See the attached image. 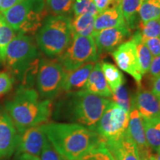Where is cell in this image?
<instances>
[{
    "mask_svg": "<svg viewBox=\"0 0 160 160\" xmlns=\"http://www.w3.org/2000/svg\"><path fill=\"white\" fill-rule=\"evenodd\" d=\"M154 157L156 160H160V150L154 153Z\"/></svg>",
    "mask_w": 160,
    "mask_h": 160,
    "instance_id": "cell-40",
    "label": "cell"
},
{
    "mask_svg": "<svg viewBox=\"0 0 160 160\" xmlns=\"http://www.w3.org/2000/svg\"><path fill=\"white\" fill-rule=\"evenodd\" d=\"M152 93L160 99V76L152 82Z\"/></svg>",
    "mask_w": 160,
    "mask_h": 160,
    "instance_id": "cell-38",
    "label": "cell"
},
{
    "mask_svg": "<svg viewBox=\"0 0 160 160\" xmlns=\"http://www.w3.org/2000/svg\"><path fill=\"white\" fill-rule=\"evenodd\" d=\"M73 12L74 17L83 14H91L96 17L99 13L92 0H74Z\"/></svg>",
    "mask_w": 160,
    "mask_h": 160,
    "instance_id": "cell-29",
    "label": "cell"
},
{
    "mask_svg": "<svg viewBox=\"0 0 160 160\" xmlns=\"http://www.w3.org/2000/svg\"><path fill=\"white\" fill-rule=\"evenodd\" d=\"M66 93V97L59 100L54 111L53 110L54 118L60 121L79 124L94 131L111 100L85 90Z\"/></svg>",
    "mask_w": 160,
    "mask_h": 160,
    "instance_id": "cell-3",
    "label": "cell"
},
{
    "mask_svg": "<svg viewBox=\"0 0 160 160\" xmlns=\"http://www.w3.org/2000/svg\"><path fill=\"white\" fill-rule=\"evenodd\" d=\"M140 160H148V157H140Z\"/></svg>",
    "mask_w": 160,
    "mask_h": 160,
    "instance_id": "cell-42",
    "label": "cell"
},
{
    "mask_svg": "<svg viewBox=\"0 0 160 160\" xmlns=\"http://www.w3.org/2000/svg\"><path fill=\"white\" fill-rule=\"evenodd\" d=\"M101 63L103 74L112 93L121 85H125V77L121 71L113 64L103 62Z\"/></svg>",
    "mask_w": 160,
    "mask_h": 160,
    "instance_id": "cell-24",
    "label": "cell"
},
{
    "mask_svg": "<svg viewBox=\"0 0 160 160\" xmlns=\"http://www.w3.org/2000/svg\"><path fill=\"white\" fill-rule=\"evenodd\" d=\"M4 108L19 134L30 128L48 122L53 110L52 101L41 99L35 89L22 85L5 102Z\"/></svg>",
    "mask_w": 160,
    "mask_h": 160,
    "instance_id": "cell-2",
    "label": "cell"
},
{
    "mask_svg": "<svg viewBox=\"0 0 160 160\" xmlns=\"http://www.w3.org/2000/svg\"><path fill=\"white\" fill-rule=\"evenodd\" d=\"M143 42L151 51L153 57L160 55V37L148 39L144 40Z\"/></svg>",
    "mask_w": 160,
    "mask_h": 160,
    "instance_id": "cell-35",
    "label": "cell"
},
{
    "mask_svg": "<svg viewBox=\"0 0 160 160\" xmlns=\"http://www.w3.org/2000/svg\"><path fill=\"white\" fill-rule=\"evenodd\" d=\"M131 36V31L127 26H123L94 31L92 37L97 45L98 53L100 55L102 53H112Z\"/></svg>",
    "mask_w": 160,
    "mask_h": 160,
    "instance_id": "cell-11",
    "label": "cell"
},
{
    "mask_svg": "<svg viewBox=\"0 0 160 160\" xmlns=\"http://www.w3.org/2000/svg\"><path fill=\"white\" fill-rule=\"evenodd\" d=\"M37 0H24L2 13L7 22L18 32L34 7Z\"/></svg>",
    "mask_w": 160,
    "mask_h": 160,
    "instance_id": "cell-18",
    "label": "cell"
},
{
    "mask_svg": "<svg viewBox=\"0 0 160 160\" xmlns=\"http://www.w3.org/2000/svg\"><path fill=\"white\" fill-rule=\"evenodd\" d=\"M129 113L111 101L96 125L94 131L103 142L117 139L127 131Z\"/></svg>",
    "mask_w": 160,
    "mask_h": 160,
    "instance_id": "cell-8",
    "label": "cell"
},
{
    "mask_svg": "<svg viewBox=\"0 0 160 160\" xmlns=\"http://www.w3.org/2000/svg\"><path fill=\"white\" fill-rule=\"evenodd\" d=\"M22 1L24 0H0V13L7 11Z\"/></svg>",
    "mask_w": 160,
    "mask_h": 160,
    "instance_id": "cell-37",
    "label": "cell"
},
{
    "mask_svg": "<svg viewBox=\"0 0 160 160\" xmlns=\"http://www.w3.org/2000/svg\"><path fill=\"white\" fill-rule=\"evenodd\" d=\"M112 57L122 71L131 76L138 85H142V74L140 71L136 45L133 40L130 39L120 45L112 52Z\"/></svg>",
    "mask_w": 160,
    "mask_h": 160,
    "instance_id": "cell-9",
    "label": "cell"
},
{
    "mask_svg": "<svg viewBox=\"0 0 160 160\" xmlns=\"http://www.w3.org/2000/svg\"><path fill=\"white\" fill-rule=\"evenodd\" d=\"M48 139L65 160H77L96 147L101 138L97 132L76 123L51 122L43 124Z\"/></svg>",
    "mask_w": 160,
    "mask_h": 160,
    "instance_id": "cell-1",
    "label": "cell"
},
{
    "mask_svg": "<svg viewBox=\"0 0 160 160\" xmlns=\"http://www.w3.org/2000/svg\"><path fill=\"white\" fill-rule=\"evenodd\" d=\"M123 26H126V25L122 13L120 1L112 7L99 13L95 18L94 31H101Z\"/></svg>",
    "mask_w": 160,
    "mask_h": 160,
    "instance_id": "cell-17",
    "label": "cell"
},
{
    "mask_svg": "<svg viewBox=\"0 0 160 160\" xmlns=\"http://www.w3.org/2000/svg\"><path fill=\"white\" fill-rule=\"evenodd\" d=\"M43 125L31 127L20 133L16 154H27L39 157L43 146L47 139Z\"/></svg>",
    "mask_w": 160,
    "mask_h": 160,
    "instance_id": "cell-12",
    "label": "cell"
},
{
    "mask_svg": "<svg viewBox=\"0 0 160 160\" xmlns=\"http://www.w3.org/2000/svg\"><path fill=\"white\" fill-rule=\"evenodd\" d=\"M112 94V100L113 102L117 104L120 107L125 109L126 111L130 113L131 108L132 97L129 95L128 90L125 87V85H121L113 92Z\"/></svg>",
    "mask_w": 160,
    "mask_h": 160,
    "instance_id": "cell-31",
    "label": "cell"
},
{
    "mask_svg": "<svg viewBox=\"0 0 160 160\" xmlns=\"http://www.w3.org/2000/svg\"><path fill=\"white\" fill-rule=\"evenodd\" d=\"M159 37H160V36H159Z\"/></svg>",
    "mask_w": 160,
    "mask_h": 160,
    "instance_id": "cell-44",
    "label": "cell"
},
{
    "mask_svg": "<svg viewBox=\"0 0 160 160\" xmlns=\"http://www.w3.org/2000/svg\"><path fill=\"white\" fill-rule=\"evenodd\" d=\"M114 160H140L137 146L128 131L117 139L104 142Z\"/></svg>",
    "mask_w": 160,
    "mask_h": 160,
    "instance_id": "cell-15",
    "label": "cell"
},
{
    "mask_svg": "<svg viewBox=\"0 0 160 160\" xmlns=\"http://www.w3.org/2000/svg\"><path fill=\"white\" fill-rule=\"evenodd\" d=\"M65 72L58 60H40L36 75L37 92L40 99L52 101L59 94Z\"/></svg>",
    "mask_w": 160,
    "mask_h": 160,
    "instance_id": "cell-7",
    "label": "cell"
},
{
    "mask_svg": "<svg viewBox=\"0 0 160 160\" xmlns=\"http://www.w3.org/2000/svg\"><path fill=\"white\" fill-rule=\"evenodd\" d=\"M128 133L137 146L140 157H149L153 152L149 148L145 137L143 119L134 106L131 105L129 113V123Z\"/></svg>",
    "mask_w": 160,
    "mask_h": 160,
    "instance_id": "cell-14",
    "label": "cell"
},
{
    "mask_svg": "<svg viewBox=\"0 0 160 160\" xmlns=\"http://www.w3.org/2000/svg\"><path fill=\"white\" fill-rule=\"evenodd\" d=\"M39 157L40 160H65L58 153L48 138Z\"/></svg>",
    "mask_w": 160,
    "mask_h": 160,
    "instance_id": "cell-32",
    "label": "cell"
},
{
    "mask_svg": "<svg viewBox=\"0 0 160 160\" xmlns=\"http://www.w3.org/2000/svg\"><path fill=\"white\" fill-rule=\"evenodd\" d=\"M16 158L14 160H40L39 157L36 156L27 154V153H19L16 154Z\"/></svg>",
    "mask_w": 160,
    "mask_h": 160,
    "instance_id": "cell-39",
    "label": "cell"
},
{
    "mask_svg": "<svg viewBox=\"0 0 160 160\" xmlns=\"http://www.w3.org/2000/svg\"><path fill=\"white\" fill-rule=\"evenodd\" d=\"M85 91L105 98H111L112 91L103 74L101 63L96 62L85 85Z\"/></svg>",
    "mask_w": 160,
    "mask_h": 160,
    "instance_id": "cell-19",
    "label": "cell"
},
{
    "mask_svg": "<svg viewBox=\"0 0 160 160\" xmlns=\"http://www.w3.org/2000/svg\"><path fill=\"white\" fill-rule=\"evenodd\" d=\"M142 40L159 37L160 19L151 20L145 23H139V29Z\"/></svg>",
    "mask_w": 160,
    "mask_h": 160,
    "instance_id": "cell-30",
    "label": "cell"
},
{
    "mask_svg": "<svg viewBox=\"0 0 160 160\" xmlns=\"http://www.w3.org/2000/svg\"><path fill=\"white\" fill-rule=\"evenodd\" d=\"M2 64H3V62H2V61L1 58H0V66H1V65H2Z\"/></svg>",
    "mask_w": 160,
    "mask_h": 160,
    "instance_id": "cell-43",
    "label": "cell"
},
{
    "mask_svg": "<svg viewBox=\"0 0 160 160\" xmlns=\"http://www.w3.org/2000/svg\"><path fill=\"white\" fill-rule=\"evenodd\" d=\"M16 35V31L7 22L3 15L0 13V58L2 62L5 59L6 48Z\"/></svg>",
    "mask_w": 160,
    "mask_h": 160,
    "instance_id": "cell-27",
    "label": "cell"
},
{
    "mask_svg": "<svg viewBox=\"0 0 160 160\" xmlns=\"http://www.w3.org/2000/svg\"><path fill=\"white\" fill-rule=\"evenodd\" d=\"M14 78L8 72H0V96L8 93L13 88Z\"/></svg>",
    "mask_w": 160,
    "mask_h": 160,
    "instance_id": "cell-33",
    "label": "cell"
},
{
    "mask_svg": "<svg viewBox=\"0 0 160 160\" xmlns=\"http://www.w3.org/2000/svg\"><path fill=\"white\" fill-rule=\"evenodd\" d=\"M95 18L91 14H83L75 17L71 23L73 34L82 37H92L94 32Z\"/></svg>",
    "mask_w": 160,
    "mask_h": 160,
    "instance_id": "cell-23",
    "label": "cell"
},
{
    "mask_svg": "<svg viewBox=\"0 0 160 160\" xmlns=\"http://www.w3.org/2000/svg\"><path fill=\"white\" fill-rule=\"evenodd\" d=\"M96 7L99 10V13L110 8L111 5L119 2L120 0H92Z\"/></svg>",
    "mask_w": 160,
    "mask_h": 160,
    "instance_id": "cell-36",
    "label": "cell"
},
{
    "mask_svg": "<svg viewBox=\"0 0 160 160\" xmlns=\"http://www.w3.org/2000/svg\"><path fill=\"white\" fill-rule=\"evenodd\" d=\"M148 77L151 82L160 76V55L153 58L148 70Z\"/></svg>",
    "mask_w": 160,
    "mask_h": 160,
    "instance_id": "cell-34",
    "label": "cell"
},
{
    "mask_svg": "<svg viewBox=\"0 0 160 160\" xmlns=\"http://www.w3.org/2000/svg\"><path fill=\"white\" fill-rule=\"evenodd\" d=\"M148 160H156L154 157V153H153L152 154L148 157Z\"/></svg>",
    "mask_w": 160,
    "mask_h": 160,
    "instance_id": "cell-41",
    "label": "cell"
},
{
    "mask_svg": "<svg viewBox=\"0 0 160 160\" xmlns=\"http://www.w3.org/2000/svg\"><path fill=\"white\" fill-rule=\"evenodd\" d=\"M19 133L5 108L0 106V160L8 159L16 152Z\"/></svg>",
    "mask_w": 160,
    "mask_h": 160,
    "instance_id": "cell-10",
    "label": "cell"
},
{
    "mask_svg": "<svg viewBox=\"0 0 160 160\" xmlns=\"http://www.w3.org/2000/svg\"><path fill=\"white\" fill-rule=\"evenodd\" d=\"M37 57V48L33 38L18 33L6 48L3 64L12 77L23 82L22 85L31 87L33 76L39 65Z\"/></svg>",
    "mask_w": 160,
    "mask_h": 160,
    "instance_id": "cell-4",
    "label": "cell"
},
{
    "mask_svg": "<svg viewBox=\"0 0 160 160\" xmlns=\"http://www.w3.org/2000/svg\"><path fill=\"white\" fill-rule=\"evenodd\" d=\"M131 105L134 106L143 119L160 117V99L142 85H138L132 97Z\"/></svg>",
    "mask_w": 160,
    "mask_h": 160,
    "instance_id": "cell-13",
    "label": "cell"
},
{
    "mask_svg": "<svg viewBox=\"0 0 160 160\" xmlns=\"http://www.w3.org/2000/svg\"><path fill=\"white\" fill-rule=\"evenodd\" d=\"M74 0H45L46 10L51 15L70 17Z\"/></svg>",
    "mask_w": 160,
    "mask_h": 160,
    "instance_id": "cell-26",
    "label": "cell"
},
{
    "mask_svg": "<svg viewBox=\"0 0 160 160\" xmlns=\"http://www.w3.org/2000/svg\"><path fill=\"white\" fill-rule=\"evenodd\" d=\"M95 63H88L77 69L65 72L62 91L72 93L85 89V85Z\"/></svg>",
    "mask_w": 160,
    "mask_h": 160,
    "instance_id": "cell-16",
    "label": "cell"
},
{
    "mask_svg": "<svg viewBox=\"0 0 160 160\" xmlns=\"http://www.w3.org/2000/svg\"><path fill=\"white\" fill-rule=\"evenodd\" d=\"M145 137L149 148L153 153L160 150V117L143 119Z\"/></svg>",
    "mask_w": 160,
    "mask_h": 160,
    "instance_id": "cell-22",
    "label": "cell"
},
{
    "mask_svg": "<svg viewBox=\"0 0 160 160\" xmlns=\"http://www.w3.org/2000/svg\"><path fill=\"white\" fill-rule=\"evenodd\" d=\"M72 19L65 16H47L37 33L39 49L50 58L59 57L68 47L73 37Z\"/></svg>",
    "mask_w": 160,
    "mask_h": 160,
    "instance_id": "cell-5",
    "label": "cell"
},
{
    "mask_svg": "<svg viewBox=\"0 0 160 160\" xmlns=\"http://www.w3.org/2000/svg\"><path fill=\"white\" fill-rule=\"evenodd\" d=\"M139 22L160 19V0H143L139 11Z\"/></svg>",
    "mask_w": 160,
    "mask_h": 160,
    "instance_id": "cell-25",
    "label": "cell"
},
{
    "mask_svg": "<svg viewBox=\"0 0 160 160\" xmlns=\"http://www.w3.org/2000/svg\"><path fill=\"white\" fill-rule=\"evenodd\" d=\"M143 0H120L125 25L130 31L138 27V14Z\"/></svg>",
    "mask_w": 160,
    "mask_h": 160,
    "instance_id": "cell-21",
    "label": "cell"
},
{
    "mask_svg": "<svg viewBox=\"0 0 160 160\" xmlns=\"http://www.w3.org/2000/svg\"><path fill=\"white\" fill-rule=\"evenodd\" d=\"M99 53L93 38L73 34L68 47L58 57L65 71L77 69L85 64L96 63Z\"/></svg>",
    "mask_w": 160,
    "mask_h": 160,
    "instance_id": "cell-6",
    "label": "cell"
},
{
    "mask_svg": "<svg viewBox=\"0 0 160 160\" xmlns=\"http://www.w3.org/2000/svg\"><path fill=\"white\" fill-rule=\"evenodd\" d=\"M130 39L133 40L136 45L137 57L139 60V68L142 74H147L152 60H153V56L146 46L145 43L143 42L139 30H137L134 33L131 34Z\"/></svg>",
    "mask_w": 160,
    "mask_h": 160,
    "instance_id": "cell-20",
    "label": "cell"
},
{
    "mask_svg": "<svg viewBox=\"0 0 160 160\" xmlns=\"http://www.w3.org/2000/svg\"><path fill=\"white\" fill-rule=\"evenodd\" d=\"M77 160H114L103 141L100 142L88 153Z\"/></svg>",
    "mask_w": 160,
    "mask_h": 160,
    "instance_id": "cell-28",
    "label": "cell"
}]
</instances>
